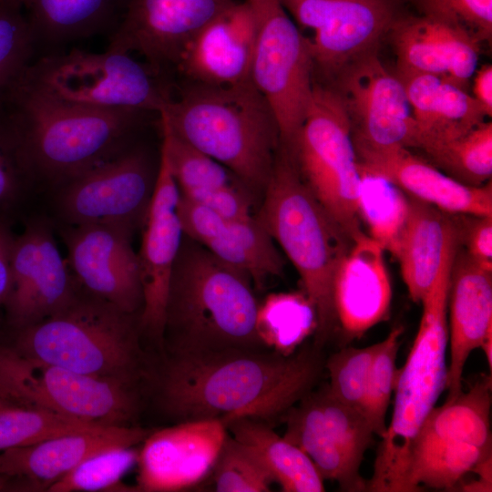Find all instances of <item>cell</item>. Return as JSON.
Masks as SVG:
<instances>
[{
	"instance_id": "816d5d0a",
	"label": "cell",
	"mask_w": 492,
	"mask_h": 492,
	"mask_svg": "<svg viewBox=\"0 0 492 492\" xmlns=\"http://www.w3.org/2000/svg\"><path fill=\"white\" fill-rule=\"evenodd\" d=\"M4 399L0 398V402L3 401Z\"/></svg>"
},
{
	"instance_id": "8992f818",
	"label": "cell",
	"mask_w": 492,
	"mask_h": 492,
	"mask_svg": "<svg viewBox=\"0 0 492 492\" xmlns=\"http://www.w3.org/2000/svg\"><path fill=\"white\" fill-rule=\"evenodd\" d=\"M138 319L80 286L57 313L13 331L7 344L28 358L137 385L148 372Z\"/></svg>"
},
{
	"instance_id": "6da1fadb",
	"label": "cell",
	"mask_w": 492,
	"mask_h": 492,
	"mask_svg": "<svg viewBox=\"0 0 492 492\" xmlns=\"http://www.w3.org/2000/svg\"><path fill=\"white\" fill-rule=\"evenodd\" d=\"M322 349L302 345L291 355L268 348L168 354L155 376L161 411L179 422L251 417L272 423L314 388Z\"/></svg>"
},
{
	"instance_id": "8fae6325",
	"label": "cell",
	"mask_w": 492,
	"mask_h": 492,
	"mask_svg": "<svg viewBox=\"0 0 492 492\" xmlns=\"http://www.w3.org/2000/svg\"><path fill=\"white\" fill-rule=\"evenodd\" d=\"M137 385L83 374L17 354L0 343V398L103 426H129Z\"/></svg>"
},
{
	"instance_id": "d6a6232c",
	"label": "cell",
	"mask_w": 492,
	"mask_h": 492,
	"mask_svg": "<svg viewBox=\"0 0 492 492\" xmlns=\"http://www.w3.org/2000/svg\"><path fill=\"white\" fill-rule=\"evenodd\" d=\"M359 168V166H358ZM357 211L371 239L396 257L410 212L409 196L388 179L359 168Z\"/></svg>"
},
{
	"instance_id": "60d3db41",
	"label": "cell",
	"mask_w": 492,
	"mask_h": 492,
	"mask_svg": "<svg viewBox=\"0 0 492 492\" xmlns=\"http://www.w3.org/2000/svg\"><path fill=\"white\" fill-rule=\"evenodd\" d=\"M210 474L218 492H266L274 482L260 459L229 432Z\"/></svg>"
},
{
	"instance_id": "74e56055",
	"label": "cell",
	"mask_w": 492,
	"mask_h": 492,
	"mask_svg": "<svg viewBox=\"0 0 492 492\" xmlns=\"http://www.w3.org/2000/svg\"><path fill=\"white\" fill-rule=\"evenodd\" d=\"M139 450L134 446L113 447L83 460L51 485L48 492L136 491L121 480L138 463Z\"/></svg>"
},
{
	"instance_id": "f35d334b",
	"label": "cell",
	"mask_w": 492,
	"mask_h": 492,
	"mask_svg": "<svg viewBox=\"0 0 492 492\" xmlns=\"http://www.w3.org/2000/svg\"><path fill=\"white\" fill-rule=\"evenodd\" d=\"M22 5L0 3V107L32 63L33 30Z\"/></svg>"
},
{
	"instance_id": "4316f807",
	"label": "cell",
	"mask_w": 492,
	"mask_h": 492,
	"mask_svg": "<svg viewBox=\"0 0 492 492\" xmlns=\"http://www.w3.org/2000/svg\"><path fill=\"white\" fill-rule=\"evenodd\" d=\"M390 29L397 72L438 76L466 89L477 67L474 35L427 15L394 22Z\"/></svg>"
},
{
	"instance_id": "f6af8a7d",
	"label": "cell",
	"mask_w": 492,
	"mask_h": 492,
	"mask_svg": "<svg viewBox=\"0 0 492 492\" xmlns=\"http://www.w3.org/2000/svg\"><path fill=\"white\" fill-rule=\"evenodd\" d=\"M227 219H248L254 206L255 195L244 185L180 194Z\"/></svg>"
},
{
	"instance_id": "e575fe53",
	"label": "cell",
	"mask_w": 492,
	"mask_h": 492,
	"mask_svg": "<svg viewBox=\"0 0 492 492\" xmlns=\"http://www.w3.org/2000/svg\"><path fill=\"white\" fill-rule=\"evenodd\" d=\"M421 149L433 165L463 184L478 187L491 180V121H483L460 137L427 143Z\"/></svg>"
},
{
	"instance_id": "4fadbf2b",
	"label": "cell",
	"mask_w": 492,
	"mask_h": 492,
	"mask_svg": "<svg viewBox=\"0 0 492 492\" xmlns=\"http://www.w3.org/2000/svg\"><path fill=\"white\" fill-rule=\"evenodd\" d=\"M282 420L283 437L309 456L324 480L343 491L368 490L360 469L374 433L360 408L341 402L325 385L307 393Z\"/></svg>"
},
{
	"instance_id": "e0dca14e",
	"label": "cell",
	"mask_w": 492,
	"mask_h": 492,
	"mask_svg": "<svg viewBox=\"0 0 492 492\" xmlns=\"http://www.w3.org/2000/svg\"><path fill=\"white\" fill-rule=\"evenodd\" d=\"M79 288L46 224L34 222L15 236L11 285L3 304L6 323L13 331L57 313Z\"/></svg>"
},
{
	"instance_id": "1f68e13d",
	"label": "cell",
	"mask_w": 492,
	"mask_h": 492,
	"mask_svg": "<svg viewBox=\"0 0 492 492\" xmlns=\"http://www.w3.org/2000/svg\"><path fill=\"white\" fill-rule=\"evenodd\" d=\"M127 0H32L27 10L35 39L61 42L116 26Z\"/></svg>"
},
{
	"instance_id": "603a6c76",
	"label": "cell",
	"mask_w": 492,
	"mask_h": 492,
	"mask_svg": "<svg viewBox=\"0 0 492 492\" xmlns=\"http://www.w3.org/2000/svg\"><path fill=\"white\" fill-rule=\"evenodd\" d=\"M177 212L186 236L245 273L257 289L282 274L283 261L273 239L254 216L227 219L181 195Z\"/></svg>"
},
{
	"instance_id": "d4e9b609",
	"label": "cell",
	"mask_w": 492,
	"mask_h": 492,
	"mask_svg": "<svg viewBox=\"0 0 492 492\" xmlns=\"http://www.w3.org/2000/svg\"><path fill=\"white\" fill-rule=\"evenodd\" d=\"M449 364L446 399L462 389V376L470 354L492 333V264L456 251L447 298Z\"/></svg>"
},
{
	"instance_id": "4dcf8cb0",
	"label": "cell",
	"mask_w": 492,
	"mask_h": 492,
	"mask_svg": "<svg viewBox=\"0 0 492 492\" xmlns=\"http://www.w3.org/2000/svg\"><path fill=\"white\" fill-rule=\"evenodd\" d=\"M227 431L263 464L284 492H323L324 479L309 456L277 435L265 421L238 417L225 424Z\"/></svg>"
},
{
	"instance_id": "5bb4252c",
	"label": "cell",
	"mask_w": 492,
	"mask_h": 492,
	"mask_svg": "<svg viewBox=\"0 0 492 492\" xmlns=\"http://www.w3.org/2000/svg\"><path fill=\"white\" fill-rule=\"evenodd\" d=\"M355 149L420 148L421 135L404 86L375 49L350 61L335 77Z\"/></svg>"
},
{
	"instance_id": "7402d4cb",
	"label": "cell",
	"mask_w": 492,
	"mask_h": 492,
	"mask_svg": "<svg viewBox=\"0 0 492 492\" xmlns=\"http://www.w3.org/2000/svg\"><path fill=\"white\" fill-rule=\"evenodd\" d=\"M256 22L246 0H234L182 47L174 64L187 84L231 86L251 80Z\"/></svg>"
},
{
	"instance_id": "ba28073f",
	"label": "cell",
	"mask_w": 492,
	"mask_h": 492,
	"mask_svg": "<svg viewBox=\"0 0 492 492\" xmlns=\"http://www.w3.org/2000/svg\"><path fill=\"white\" fill-rule=\"evenodd\" d=\"M491 374L435 406L415 436L401 492L452 489L492 462Z\"/></svg>"
},
{
	"instance_id": "83f0119b",
	"label": "cell",
	"mask_w": 492,
	"mask_h": 492,
	"mask_svg": "<svg viewBox=\"0 0 492 492\" xmlns=\"http://www.w3.org/2000/svg\"><path fill=\"white\" fill-rule=\"evenodd\" d=\"M359 168L379 174L407 195L449 214L492 216V182L463 184L409 149H355Z\"/></svg>"
},
{
	"instance_id": "f1b7e54d",
	"label": "cell",
	"mask_w": 492,
	"mask_h": 492,
	"mask_svg": "<svg viewBox=\"0 0 492 492\" xmlns=\"http://www.w3.org/2000/svg\"><path fill=\"white\" fill-rule=\"evenodd\" d=\"M413 117L425 144L460 137L487 118L477 101L465 88L441 77L397 72Z\"/></svg>"
},
{
	"instance_id": "b9f144b4",
	"label": "cell",
	"mask_w": 492,
	"mask_h": 492,
	"mask_svg": "<svg viewBox=\"0 0 492 492\" xmlns=\"http://www.w3.org/2000/svg\"><path fill=\"white\" fill-rule=\"evenodd\" d=\"M381 341L365 346L342 348L324 362L327 384L332 395L341 402L361 409L365 384L374 357Z\"/></svg>"
},
{
	"instance_id": "9c48e42d",
	"label": "cell",
	"mask_w": 492,
	"mask_h": 492,
	"mask_svg": "<svg viewBox=\"0 0 492 492\" xmlns=\"http://www.w3.org/2000/svg\"><path fill=\"white\" fill-rule=\"evenodd\" d=\"M21 79L54 98L96 108L159 115L171 100L159 75L146 63L110 48L44 56L32 62Z\"/></svg>"
},
{
	"instance_id": "ac0fdd59",
	"label": "cell",
	"mask_w": 492,
	"mask_h": 492,
	"mask_svg": "<svg viewBox=\"0 0 492 492\" xmlns=\"http://www.w3.org/2000/svg\"><path fill=\"white\" fill-rule=\"evenodd\" d=\"M234 0H127L108 48L140 55L158 75Z\"/></svg>"
},
{
	"instance_id": "52a82bcc",
	"label": "cell",
	"mask_w": 492,
	"mask_h": 492,
	"mask_svg": "<svg viewBox=\"0 0 492 492\" xmlns=\"http://www.w3.org/2000/svg\"><path fill=\"white\" fill-rule=\"evenodd\" d=\"M456 249L455 243L446 251L421 302L418 331L404 366L399 368L392 416L377 449L368 490L401 492L412 442L446 390L447 298Z\"/></svg>"
},
{
	"instance_id": "d590c367",
	"label": "cell",
	"mask_w": 492,
	"mask_h": 492,
	"mask_svg": "<svg viewBox=\"0 0 492 492\" xmlns=\"http://www.w3.org/2000/svg\"><path fill=\"white\" fill-rule=\"evenodd\" d=\"M106 426L48 410L0 402V452L29 446L56 436L94 431Z\"/></svg>"
},
{
	"instance_id": "ab89813d",
	"label": "cell",
	"mask_w": 492,
	"mask_h": 492,
	"mask_svg": "<svg viewBox=\"0 0 492 492\" xmlns=\"http://www.w3.org/2000/svg\"><path fill=\"white\" fill-rule=\"evenodd\" d=\"M403 332L402 326L395 327L381 341L369 370L361 405L374 435L380 438L386 431V413L398 379L396 359Z\"/></svg>"
},
{
	"instance_id": "f907efd6",
	"label": "cell",
	"mask_w": 492,
	"mask_h": 492,
	"mask_svg": "<svg viewBox=\"0 0 492 492\" xmlns=\"http://www.w3.org/2000/svg\"><path fill=\"white\" fill-rule=\"evenodd\" d=\"M32 0H0V3H12L22 5L24 8H27Z\"/></svg>"
},
{
	"instance_id": "ee69618b",
	"label": "cell",
	"mask_w": 492,
	"mask_h": 492,
	"mask_svg": "<svg viewBox=\"0 0 492 492\" xmlns=\"http://www.w3.org/2000/svg\"><path fill=\"white\" fill-rule=\"evenodd\" d=\"M28 172L18 138L5 108L0 107V208L15 198L22 175Z\"/></svg>"
},
{
	"instance_id": "836d02e7",
	"label": "cell",
	"mask_w": 492,
	"mask_h": 492,
	"mask_svg": "<svg viewBox=\"0 0 492 492\" xmlns=\"http://www.w3.org/2000/svg\"><path fill=\"white\" fill-rule=\"evenodd\" d=\"M317 324L315 307L304 291L270 293L258 304L257 335L266 348L282 355L302 346Z\"/></svg>"
},
{
	"instance_id": "9a60e30c",
	"label": "cell",
	"mask_w": 492,
	"mask_h": 492,
	"mask_svg": "<svg viewBox=\"0 0 492 492\" xmlns=\"http://www.w3.org/2000/svg\"><path fill=\"white\" fill-rule=\"evenodd\" d=\"M155 179L144 152L125 149L66 181L60 209L70 225H112L133 234L145 222Z\"/></svg>"
},
{
	"instance_id": "2e32d148",
	"label": "cell",
	"mask_w": 492,
	"mask_h": 492,
	"mask_svg": "<svg viewBox=\"0 0 492 492\" xmlns=\"http://www.w3.org/2000/svg\"><path fill=\"white\" fill-rule=\"evenodd\" d=\"M307 37L313 71L334 79L354 58L374 49L394 20L387 0H280Z\"/></svg>"
},
{
	"instance_id": "f546056e",
	"label": "cell",
	"mask_w": 492,
	"mask_h": 492,
	"mask_svg": "<svg viewBox=\"0 0 492 492\" xmlns=\"http://www.w3.org/2000/svg\"><path fill=\"white\" fill-rule=\"evenodd\" d=\"M409 200V217L395 259L410 299L421 302L446 251L459 239V232L456 214L411 196Z\"/></svg>"
},
{
	"instance_id": "cb8c5ba5",
	"label": "cell",
	"mask_w": 492,
	"mask_h": 492,
	"mask_svg": "<svg viewBox=\"0 0 492 492\" xmlns=\"http://www.w3.org/2000/svg\"><path fill=\"white\" fill-rule=\"evenodd\" d=\"M149 431L139 426H106L56 436L0 452V474L14 478L21 491H47L88 456L103 450L135 446Z\"/></svg>"
},
{
	"instance_id": "7dc6e473",
	"label": "cell",
	"mask_w": 492,
	"mask_h": 492,
	"mask_svg": "<svg viewBox=\"0 0 492 492\" xmlns=\"http://www.w3.org/2000/svg\"><path fill=\"white\" fill-rule=\"evenodd\" d=\"M15 235L0 219V305H3L11 285V252Z\"/></svg>"
},
{
	"instance_id": "44dd1931",
	"label": "cell",
	"mask_w": 492,
	"mask_h": 492,
	"mask_svg": "<svg viewBox=\"0 0 492 492\" xmlns=\"http://www.w3.org/2000/svg\"><path fill=\"white\" fill-rule=\"evenodd\" d=\"M228 434L219 419H200L150 432L138 458L136 491H181L210 472Z\"/></svg>"
},
{
	"instance_id": "7bdbcfd3",
	"label": "cell",
	"mask_w": 492,
	"mask_h": 492,
	"mask_svg": "<svg viewBox=\"0 0 492 492\" xmlns=\"http://www.w3.org/2000/svg\"><path fill=\"white\" fill-rule=\"evenodd\" d=\"M425 15L461 26L479 41L492 35V0H421Z\"/></svg>"
},
{
	"instance_id": "681fc988",
	"label": "cell",
	"mask_w": 492,
	"mask_h": 492,
	"mask_svg": "<svg viewBox=\"0 0 492 492\" xmlns=\"http://www.w3.org/2000/svg\"><path fill=\"white\" fill-rule=\"evenodd\" d=\"M0 491H21V489L14 478L0 474Z\"/></svg>"
},
{
	"instance_id": "3957f363",
	"label": "cell",
	"mask_w": 492,
	"mask_h": 492,
	"mask_svg": "<svg viewBox=\"0 0 492 492\" xmlns=\"http://www.w3.org/2000/svg\"><path fill=\"white\" fill-rule=\"evenodd\" d=\"M169 130L229 169L255 196L269 182L281 144L276 118L251 80L187 84L159 114Z\"/></svg>"
},
{
	"instance_id": "bcb514c9",
	"label": "cell",
	"mask_w": 492,
	"mask_h": 492,
	"mask_svg": "<svg viewBox=\"0 0 492 492\" xmlns=\"http://www.w3.org/2000/svg\"><path fill=\"white\" fill-rule=\"evenodd\" d=\"M460 246L473 259L492 264V216L456 214Z\"/></svg>"
},
{
	"instance_id": "7c38bea8",
	"label": "cell",
	"mask_w": 492,
	"mask_h": 492,
	"mask_svg": "<svg viewBox=\"0 0 492 492\" xmlns=\"http://www.w3.org/2000/svg\"><path fill=\"white\" fill-rule=\"evenodd\" d=\"M254 14L256 42L251 80L269 103L289 149L306 118L313 91L310 44L280 0H246Z\"/></svg>"
},
{
	"instance_id": "30bf717a",
	"label": "cell",
	"mask_w": 492,
	"mask_h": 492,
	"mask_svg": "<svg viewBox=\"0 0 492 492\" xmlns=\"http://www.w3.org/2000/svg\"><path fill=\"white\" fill-rule=\"evenodd\" d=\"M302 181L327 213L354 240L360 173L347 111L338 92L314 82L310 108L286 149Z\"/></svg>"
},
{
	"instance_id": "8d00e7d4",
	"label": "cell",
	"mask_w": 492,
	"mask_h": 492,
	"mask_svg": "<svg viewBox=\"0 0 492 492\" xmlns=\"http://www.w3.org/2000/svg\"><path fill=\"white\" fill-rule=\"evenodd\" d=\"M159 120L161 145L180 194L244 185L229 169L174 135L168 125Z\"/></svg>"
},
{
	"instance_id": "277c9868",
	"label": "cell",
	"mask_w": 492,
	"mask_h": 492,
	"mask_svg": "<svg viewBox=\"0 0 492 492\" xmlns=\"http://www.w3.org/2000/svg\"><path fill=\"white\" fill-rule=\"evenodd\" d=\"M5 108L28 172L64 183L125 150V140L147 113L65 102L22 79Z\"/></svg>"
},
{
	"instance_id": "c3c4849f",
	"label": "cell",
	"mask_w": 492,
	"mask_h": 492,
	"mask_svg": "<svg viewBox=\"0 0 492 492\" xmlns=\"http://www.w3.org/2000/svg\"><path fill=\"white\" fill-rule=\"evenodd\" d=\"M473 77V97L484 110L487 118L492 116V67L485 65L476 70Z\"/></svg>"
},
{
	"instance_id": "484cf974",
	"label": "cell",
	"mask_w": 492,
	"mask_h": 492,
	"mask_svg": "<svg viewBox=\"0 0 492 492\" xmlns=\"http://www.w3.org/2000/svg\"><path fill=\"white\" fill-rule=\"evenodd\" d=\"M384 252L364 232L354 239L337 266L333 308L337 325L348 340L359 338L389 314L392 285Z\"/></svg>"
},
{
	"instance_id": "5b68a950",
	"label": "cell",
	"mask_w": 492,
	"mask_h": 492,
	"mask_svg": "<svg viewBox=\"0 0 492 492\" xmlns=\"http://www.w3.org/2000/svg\"><path fill=\"white\" fill-rule=\"evenodd\" d=\"M254 217L298 272L317 313L313 343L322 349L337 325L333 276L354 240L314 198L282 144Z\"/></svg>"
},
{
	"instance_id": "ffe728a7",
	"label": "cell",
	"mask_w": 492,
	"mask_h": 492,
	"mask_svg": "<svg viewBox=\"0 0 492 492\" xmlns=\"http://www.w3.org/2000/svg\"><path fill=\"white\" fill-rule=\"evenodd\" d=\"M67 261L79 285L121 310L136 313L143 292L132 233L106 224L70 225L62 231Z\"/></svg>"
},
{
	"instance_id": "7a4b0ae2",
	"label": "cell",
	"mask_w": 492,
	"mask_h": 492,
	"mask_svg": "<svg viewBox=\"0 0 492 492\" xmlns=\"http://www.w3.org/2000/svg\"><path fill=\"white\" fill-rule=\"evenodd\" d=\"M251 279L185 234L169 282L162 345L168 354L263 349Z\"/></svg>"
},
{
	"instance_id": "d6986e66",
	"label": "cell",
	"mask_w": 492,
	"mask_h": 492,
	"mask_svg": "<svg viewBox=\"0 0 492 492\" xmlns=\"http://www.w3.org/2000/svg\"><path fill=\"white\" fill-rule=\"evenodd\" d=\"M180 192L161 145L154 190L138 254L143 304L140 333L162 345L169 282L183 239L177 212Z\"/></svg>"
}]
</instances>
